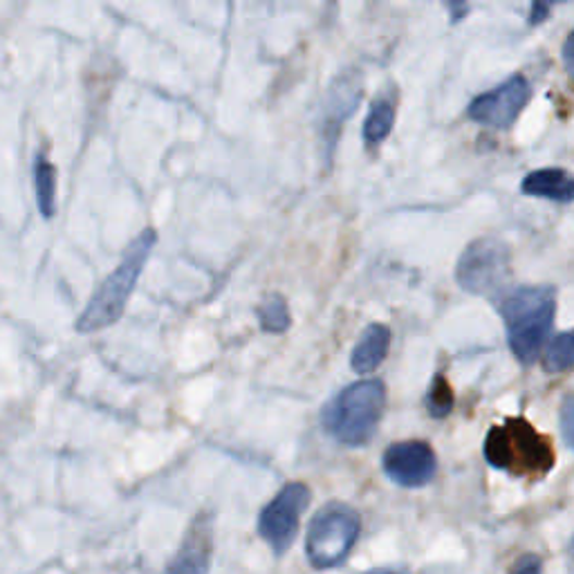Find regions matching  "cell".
Instances as JSON below:
<instances>
[{"label": "cell", "mask_w": 574, "mask_h": 574, "mask_svg": "<svg viewBox=\"0 0 574 574\" xmlns=\"http://www.w3.org/2000/svg\"><path fill=\"white\" fill-rule=\"evenodd\" d=\"M529 97H532L529 82L523 74H512L510 80L503 82L501 86L478 95L469 103L467 114H469V120L487 129L508 131L521 118V112L525 110Z\"/></svg>", "instance_id": "obj_8"}, {"label": "cell", "mask_w": 574, "mask_h": 574, "mask_svg": "<svg viewBox=\"0 0 574 574\" xmlns=\"http://www.w3.org/2000/svg\"><path fill=\"white\" fill-rule=\"evenodd\" d=\"M453 404H455V398H453V391L449 387V381L442 373H438L431 384L427 389V395H425V408L431 417L436 419H442L447 417L451 411H453Z\"/></svg>", "instance_id": "obj_18"}, {"label": "cell", "mask_w": 574, "mask_h": 574, "mask_svg": "<svg viewBox=\"0 0 574 574\" xmlns=\"http://www.w3.org/2000/svg\"><path fill=\"white\" fill-rule=\"evenodd\" d=\"M158 243L156 229H144V232L126 247L120 265L114 272L97 288L88 301L86 310L76 319V332L93 334L103 328L118 323L126 310V303L142 277L144 265Z\"/></svg>", "instance_id": "obj_3"}, {"label": "cell", "mask_w": 574, "mask_h": 574, "mask_svg": "<svg viewBox=\"0 0 574 574\" xmlns=\"http://www.w3.org/2000/svg\"><path fill=\"white\" fill-rule=\"evenodd\" d=\"M387 408V387L381 379H362L343 389L323 411L326 431L346 447L373 440Z\"/></svg>", "instance_id": "obj_4"}, {"label": "cell", "mask_w": 574, "mask_h": 574, "mask_svg": "<svg viewBox=\"0 0 574 574\" xmlns=\"http://www.w3.org/2000/svg\"><path fill=\"white\" fill-rule=\"evenodd\" d=\"M391 339H393V332L389 326L370 323L353 349V355H351L353 370L357 375L375 373L389 355Z\"/></svg>", "instance_id": "obj_12"}, {"label": "cell", "mask_w": 574, "mask_h": 574, "mask_svg": "<svg viewBox=\"0 0 574 574\" xmlns=\"http://www.w3.org/2000/svg\"><path fill=\"white\" fill-rule=\"evenodd\" d=\"M395 124V106L391 99L379 97L370 103V112L364 122V142L368 146H377L384 142Z\"/></svg>", "instance_id": "obj_15"}, {"label": "cell", "mask_w": 574, "mask_h": 574, "mask_svg": "<svg viewBox=\"0 0 574 574\" xmlns=\"http://www.w3.org/2000/svg\"><path fill=\"white\" fill-rule=\"evenodd\" d=\"M362 101V74H339L328 88L321 110V142L326 146V160H332V150L339 139L341 124L346 122Z\"/></svg>", "instance_id": "obj_10"}, {"label": "cell", "mask_w": 574, "mask_h": 574, "mask_svg": "<svg viewBox=\"0 0 574 574\" xmlns=\"http://www.w3.org/2000/svg\"><path fill=\"white\" fill-rule=\"evenodd\" d=\"M550 10H552V5L544 3V0H539V3H534L532 5V14H529V25L546 23L548 16H550Z\"/></svg>", "instance_id": "obj_20"}, {"label": "cell", "mask_w": 574, "mask_h": 574, "mask_svg": "<svg viewBox=\"0 0 574 574\" xmlns=\"http://www.w3.org/2000/svg\"><path fill=\"white\" fill-rule=\"evenodd\" d=\"M364 574H406V572L398 570V567H375V570H368Z\"/></svg>", "instance_id": "obj_24"}, {"label": "cell", "mask_w": 574, "mask_h": 574, "mask_svg": "<svg viewBox=\"0 0 574 574\" xmlns=\"http://www.w3.org/2000/svg\"><path fill=\"white\" fill-rule=\"evenodd\" d=\"M362 532L359 514L343 503H330L313 518L305 537V557L315 570H332L353 552Z\"/></svg>", "instance_id": "obj_5"}, {"label": "cell", "mask_w": 574, "mask_h": 574, "mask_svg": "<svg viewBox=\"0 0 574 574\" xmlns=\"http://www.w3.org/2000/svg\"><path fill=\"white\" fill-rule=\"evenodd\" d=\"M521 191L532 198H544L559 205L572 203L574 182L565 169H539L525 175Z\"/></svg>", "instance_id": "obj_13"}, {"label": "cell", "mask_w": 574, "mask_h": 574, "mask_svg": "<svg viewBox=\"0 0 574 574\" xmlns=\"http://www.w3.org/2000/svg\"><path fill=\"white\" fill-rule=\"evenodd\" d=\"M483 455L489 467L529 480L546 478L557 463L548 438L525 417H508L503 425L491 427L483 442Z\"/></svg>", "instance_id": "obj_1"}, {"label": "cell", "mask_w": 574, "mask_h": 574, "mask_svg": "<svg viewBox=\"0 0 574 574\" xmlns=\"http://www.w3.org/2000/svg\"><path fill=\"white\" fill-rule=\"evenodd\" d=\"M508 326V341L523 366L539 359L557 315V290L552 285H527L508 292L499 305Z\"/></svg>", "instance_id": "obj_2"}, {"label": "cell", "mask_w": 574, "mask_h": 574, "mask_svg": "<svg viewBox=\"0 0 574 574\" xmlns=\"http://www.w3.org/2000/svg\"><path fill=\"white\" fill-rule=\"evenodd\" d=\"M256 315H258V321H260V328L265 332L270 334H281L290 328V308H288V301L279 294V292H272L267 294L260 305L256 308Z\"/></svg>", "instance_id": "obj_16"}, {"label": "cell", "mask_w": 574, "mask_h": 574, "mask_svg": "<svg viewBox=\"0 0 574 574\" xmlns=\"http://www.w3.org/2000/svg\"><path fill=\"white\" fill-rule=\"evenodd\" d=\"M572 364H574V339L570 332H561L548 343L544 355V370L559 375L570 370Z\"/></svg>", "instance_id": "obj_17"}, {"label": "cell", "mask_w": 574, "mask_h": 574, "mask_svg": "<svg viewBox=\"0 0 574 574\" xmlns=\"http://www.w3.org/2000/svg\"><path fill=\"white\" fill-rule=\"evenodd\" d=\"M512 277V252L505 241L485 236L469 243L457 260L455 281L476 296H493Z\"/></svg>", "instance_id": "obj_6"}, {"label": "cell", "mask_w": 574, "mask_h": 574, "mask_svg": "<svg viewBox=\"0 0 574 574\" xmlns=\"http://www.w3.org/2000/svg\"><path fill=\"white\" fill-rule=\"evenodd\" d=\"M447 8H449V12H451V21H453V23H457L461 19H465V14L469 12V5H467V3H449Z\"/></svg>", "instance_id": "obj_22"}, {"label": "cell", "mask_w": 574, "mask_h": 574, "mask_svg": "<svg viewBox=\"0 0 574 574\" xmlns=\"http://www.w3.org/2000/svg\"><path fill=\"white\" fill-rule=\"evenodd\" d=\"M514 574H541V561L537 557H525L518 561Z\"/></svg>", "instance_id": "obj_21"}, {"label": "cell", "mask_w": 574, "mask_h": 574, "mask_svg": "<svg viewBox=\"0 0 574 574\" xmlns=\"http://www.w3.org/2000/svg\"><path fill=\"white\" fill-rule=\"evenodd\" d=\"M572 431H574V408H572V395H567L561 406V433L567 447H572Z\"/></svg>", "instance_id": "obj_19"}, {"label": "cell", "mask_w": 574, "mask_h": 574, "mask_svg": "<svg viewBox=\"0 0 574 574\" xmlns=\"http://www.w3.org/2000/svg\"><path fill=\"white\" fill-rule=\"evenodd\" d=\"M572 44H574V34H567L565 44H563V61L570 72H572Z\"/></svg>", "instance_id": "obj_23"}, {"label": "cell", "mask_w": 574, "mask_h": 574, "mask_svg": "<svg viewBox=\"0 0 574 574\" xmlns=\"http://www.w3.org/2000/svg\"><path fill=\"white\" fill-rule=\"evenodd\" d=\"M213 559V514L203 512L186 529L164 574H209Z\"/></svg>", "instance_id": "obj_11"}, {"label": "cell", "mask_w": 574, "mask_h": 574, "mask_svg": "<svg viewBox=\"0 0 574 574\" xmlns=\"http://www.w3.org/2000/svg\"><path fill=\"white\" fill-rule=\"evenodd\" d=\"M384 474L404 489L427 487L438 472V457L431 444L423 440L395 442L384 451L381 457Z\"/></svg>", "instance_id": "obj_9"}, {"label": "cell", "mask_w": 574, "mask_h": 574, "mask_svg": "<svg viewBox=\"0 0 574 574\" xmlns=\"http://www.w3.org/2000/svg\"><path fill=\"white\" fill-rule=\"evenodd\" d=\"M313 491L305 483L285 485L274 499L267 503L258 518V534L277 557H283L298 534L301 514L308 510Z\"/></svg>", "instance_id": "obj_7"}, {"label": "cell", "mask_w": 574, "mask_h": 574, "mask_svg": "<svg viewBox=\"0 0 574 574\" xmlns=\"http://www.w3.org/2000/svg\"><path fill=\"white\" fill-rule=\"evenodd\" d=\"M32 178H34L38 211H41L46 220H50L57 213V169L48 162L44 152H36L34 156Z\"/></svg>", "instance_id": "obj_14"}]
</instances>
